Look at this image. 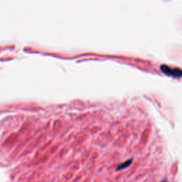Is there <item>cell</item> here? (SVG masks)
Listing matches in <instances>:
<instances>
[{"label": "cell", "instance_id": "cell-1", "mask_svg": "<svg viewBox=\"0 0 182 182\" xmlns=\"http://www.w3.org/2000/svg\"><path fill=\"white\" fill-rule=\"evenodd\" d=\"M161 71L167 75L173 76L174 78H180L181 76L182 72L179 68H171L166 65H161Z\"/></svg>", "mask_w": 182, "mask_h": 182}, {"label": "cell", "instance_id": "cell-2", "mask_svg": "<svg viewBox=\"0 0 182 182\" xmlns=\"http://www.w3.org/2000/svg\"><path fill=\"white\" fill-rule=\"evenodd\" d=\"M132 161H133V159H128V160L126 161V162H123V163L118 164L117 166V167H116V171L123 170V169H126V168L129 167V166H130L131 164H132Z\"/></svg>", "mask_w": 182, "mask_h": 182}, {"label": "cell", "instance_id": "cell-3", "mask_svg": "<svg viewBox=\"0 0 182 182\" xmlns=\"http://www.w3.org/2000/svg\"><path fill=\"white\" fill-rule=\"evenodd\" d=\"M161 182H169V181H168L166 180V179H163V180L161 181Z\"/></svg>", "mask_w": 182, "mask_h": 182}]
</instances>
